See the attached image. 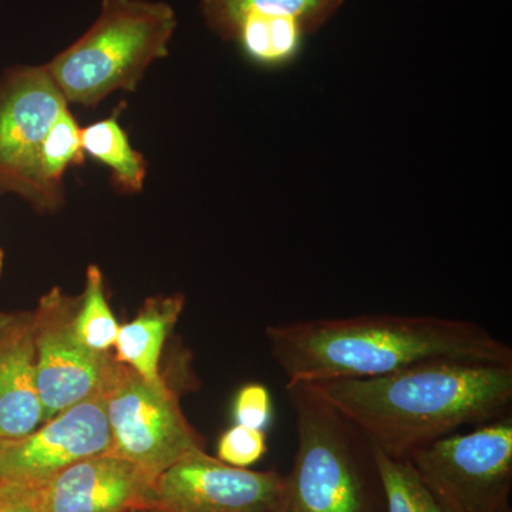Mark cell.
I'll return each mask as SVG.
<instances>
[{
	"label": "cell",
	"instance_id": "cell-1",
	"mask_svg": "<svg viewBox=\"0 0 512 512\" xmlns=\"http://www.w3.org/2000/svg\"><path fill=\"white\" fill-rule=\"evenodd\" d=\"M271 355L288 383L365 380L430 362L512 365V349L476 322L359 315L271 325Z\"/></svg>",
	"mask_w": 512,
	"mask_h": 512
},
{
	"label": "cell",
	"instance_id": "cell-2",
	"mask_svg": "<svg viewBox=\"0 0 512 512\" xmlns=\"http://www.w3.org/2000/svg\"><path fill=\"white\" fill-rule=\"evenodd\" d=\"M308 384L400 460L463 427L511 416L512 365L430 362L375 379Z\"/></svg>",
	"mask_w": 512,
	"mask_h": 512
},
{
	"label": "cell",
	"instance_id": "cell-3",
	"mask_svg": "<svg viewBox=\"0 0 512 512\" xmlns=\"http://www.w3.org/2000/svg\"><path fill=\"white\" fill-rule=\"evenodd\" d=\"M295 460L276 512H386L376 451L359 427L308 383H286Z\"/></svg>",
	"mask_w": 512,
	"mask_h": 512
},
{
	"label": "cell",
	"instance_id": "cell-4",
	"mask_svg": "<svg viewBox=\"0 0 512 512\" xmlns=\"http://www.w3.org/2000/svg\"><path fill=\"white\" fill-rule=\"evenodd\" d=\"M173 6L154 0H103L90 29L45 64L67 103L94 107L114 92H134L163 59L177 30Z\"/></svg>",
	"mask_w": 512,
	"mask_h": 512
},
{
	"label": "cell",
	"instance_id": "cell-5",
	"mask_svg": "<svg viewBox=\"0 0 512 512\" xmlns=\"http://www.w3.org/2000/svg\"><path fill=\"white\" fill-rule=\"evenodd\" d=\"M406 460L441 512H511V416L433 441Z\"/></svg>",
	"mask_w": 512,
	"mask_h": 512
},
{
	"label": "cell",
	"instance_id": "cell-6",
	"mask_svg": "<svg viewBox=\"0 0 512 512\" xmlns=\"http://www.w3.org/2000/svg\"><path fill=\"white\" fill-rule=\"evenodd\" d=\"M110 453L143 468L153 477L204 450L167 383H151L119 362L106 392Z\"/></svg>",
	"mask_w": 512,
	"mask_h": 512
},
{
	"label": "cell",
	"instance_id": "cell-7",
	"mask_svg": "<svg viewBox=\"0 0 512 512\" xmlns=\"http://www.w3.org/2000/svg\"><path fill=\"white\" fill-rule=\"evenodd\" d=\"M69 103L43 66L9 67L0 77V194L49 212L40 183L47 134Z\"/></svg>",
	"mask_w": 512,
	"mask_h": 512
},
{
	"label": "cell",
	"instance_id": "cell-8",
	"mask_svg": "<svg viewBox=\"0 0 512 512\" xmlns=\"http://www.w3.org/2000/svg\"><path fill=\"white\" fill-rule=\"evenodd\" d=\"M80 298L60 288L42 296L33 312L37 390L43 406V423L73 404L106 392L119 360L97 353L77 339L73 319Z\"/></svg>",
	"mask_w": 512,
	"mask_h": 512
},
{
	"label": "cell",
	"instance_id": "cell-9",
	"mask_svg": "<svg viewBox=\"0 0 512 512\" xmlns=\"http://www.w3.org/2000/svg\"><path fill=\"white\" fill-rule=\"evenodd\" d=\"M285 476L222 463L192 451L154 481L148 512H276Z\"/></svg>",
	"mask_w": 512,
	"mask_h": 512
},
{
	"label": "cell",
	"instance_id": "cell-10",
	"mask_svg": "<svg viewBox=\"0 0 512 512\" xmlns=\"http://www.w3.org/2000/svg\"><path fill=\"white\" fill-rule=\"evenodd\" d=\"M104 393L73 404L28 436L0 440V478L42 487L86 458L110 453Z\"/></svg>",
	"mask_w": 512,
	"mask_h": 512
},
{
	"label": "cell",
	"instance_id": "cell-11",
	"mask_svg": "<svg viewBox=\"0 0 512 512\" xmlns=\"http://www.w3.org/2000/svg\"><path fill=\"white\" fill-rule=\"evenodd\" d=\"M156 477L114 454L86 458L37 487L39 512L150 510Z\"/></svg>",
	"mask_w": 512,
	"mask_h": 512
},
{
	"label": "cell",
	"instance_id": "cell-12",
	"mask_svg": "<svg viewBox=\"0 0 512 512\" xmlns=\"http://www.w3.org/2000/svg\"><path fill=\"white\" fill-rule=\"evenodd\" d=\"M40 424L33 313H0V440L22 439Z\"/></svg>",
	"mask_w": 512,
	"mask_h": 512
},
{
	"label": "cell",
	"instance_id": "cell-13",
	"mask_svg": "<svg viewBox=\"0 0 512 512\" xmlns=\"http://www.w3.org/2000/svg\"><path fill=\"white\" fill-rule=\"evenodd\" d=\"M183 295L147 299L136 318L120 326L116 359L151 383L164 382L160 375L164 343L184 309Z\"/></svg>",
	"mask_w": 512,
	"mask_h": 512
},
{
	"label": "cell",
	"instance_id": "cell-14",
	"mask_svg": "<svg viewBox=\"0 0 512 512\" xmlns=\"http://www.w3.org/2000/svg\"><path fill=\"white\" fill-rule=\"evenodd\" d=\"M345 0H201L202 18L212 33L227 40L248 19H292L313 35L342 8Z\"/></svg>",
	"mask_w": 512,
	"mask_h": 512
},
{
	"label": "cell",
	"instance_id": "cell-15",
	"mask_svg": "<svg viewBox=\"0 0 512 512\" xmlns=\"http://www.w3.org/2000/svg\"><path fill=\"white\" fill-rule=\"evenodd\" d=\"M119 111L82 128V147L86 156L100 161L111 171L114 187L124 194L143 191L147 163L143 154L131 146L130 138L119 123Z\"/></svg>",
	"mask_w": 512,
	"mask_h": 512
},
{
	"label": "cell",
	"instance_id": "cell-16",
	"mask_svg": "<svg viewBox=\"0 0 512 512\" xmlns=\"http://www.w3.org/2000/svg\"><path fill=\"white\" fill-rule=\"evenodd\" d=\"M306 36L292 19H248L225 42L237 46L256 66L282 67L299 56Z\"/></svg>",
	"mask_w": 512,
	"mask_h": 512
},
{
	"label": "cell",
	"instance_id": "cell-17",
	"mask_svg": "<svg viewBox=\"0 0 512 512\" xmlns=\"http://www.w3.org/2000/svg\"><path fill=\"white\" fill-rule=\"evenodd\" d=\"M82 127L70 110L64 111L50 128L40 156V183L49 212L57 211L64 204L63 178L67 168L84 163Z\"/></svg>",
	"mask_w": 512,
	"mask_h": 512
},
{
	"label": "cell",
	"instance_id": "cell-18",
	"mask_svg": "<svg viewBox=\"0 0 512 512\" xmlns=\"http://www.w3.org/2000/svg\"><path fill=\"white\" fill-rule=\"evenodd\" d=\"M73 329L77 339L93 352L110 353L116 345L120 325L111 312L103 272L97 265L87 269L86 288L80 296Z\"/></svg>",
	"mask_w": 512,
	"mask_h": 512
},
{
	"label": "cell",
	"instance_id": "cell-19",
	"mask_svg": "<svg viewBox=\"0 0 512 512\" xmlns=\"http://www.w3.org/2000/svg\"><path fill=\"white\" fill-rule=\"evenodd\" d=\"M375 451L386 512H441L409 461L387 456L376 447Z\"/></svg>",
	"mask_w": 512,
	"mask_h": 512
},
{
	"label": "cell",
	"instance_id": "cell-20",
	"mask_svg": "<svg viewBox=\"0 0 512 512\" xmlns=\"http://www.w3.org/2000/svg\"><path fill=\"white\" fill-rule=\"evenodd\" d=\"M268 451L266 431L235 424L224 431L217 446V458L228 466L248 468L258 463Z\"/></svg>",
	"mask_w": 512,
	"mask_h": 512
},
{
	"label": "cell",
	"instance_id": "cell-21",
	"mask_svg": "<svg viewBox=\"0 0 512 512\" xmlns=\"http://www.w3.org/2000/svg\"><path fill=\"white\" fill-rule=\"evenodd\" d=\"M272 417V400L264 384L242 387L234 402V419L249 429L266 430Z\"/></svg>",
	"mask_w": 512,
	"mask_h": 512
},
{
	"label": "cell",
	"instance_id": "cell-22",
	"mask_svg": "<svg viewBox=\"0 0 512 512\" xmlns=\"http://www.w3.org/2000/svg\"><path fill=\"white\" fill-rule=\"evenodd\" d=\"M0 512H39L37 487L0 478Z\"/></svg>",
	"mask_w": 512,
	"mask_h": 512
},
{
	"label": "cell",
	"instance_id": "cell-23",
	"mask_svg": "<svg viewBox=\"0 0 512 512\" xmlns=\"http://www.w3.org/2000/svg\"><path fill=\"white\" fill-rule=\"evenodd\" d=\"M3 265H5V252L0 248V274H2Z\"/></svg>",
	"mask_w": 512,
	"mask_h": 512
},
{
	"label": "cell",
	"instance_id": "cell-24",
	"mask_svg": "<svg viewBox=\"0 0 512 512\" xmlns=\"http://www.w3.org/2000/svg\"><path fill=\"white\" fill-rule=\"evenodd\" d=\"M126 512H146V511H141V510H130V511H126Z\"/></svg>",
	"mask_w": 512,
	"mask_h": 512
}]
</instances>
